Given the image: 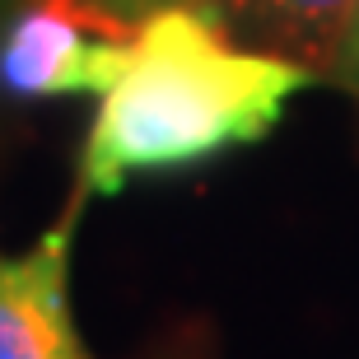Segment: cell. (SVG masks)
<instances>
[{"label": "cell", "mask_w": 359, "mask_h": 359, "mask_svg": "<svg viewBox=\"0 0 359 359\" xmlns=\"http://www.w3.org/2000/svg\"><path fill=\"white\" fill-rule=\"evenodd\" d=\"M346 66L359 61V0H355V19H350V33H346V56H341Z\"/></svg>", "instance_id": "cell-6"}, {"label": "cell", "mask_w": 359, "mask_h": 359, "mask_svg": "<svg viewBox=\"0 0 359 359\" xmlns=\"http://www.w3.org/2000/svg\"><path fill=\"white\" fill-rule=\"evenodd\" d=\"M350 75H355V80H359V61H355V66H350Z\"/></svg>", "instance_id": "cell-7"}, {"label": "cell", "mask_w": 359, "mask_h": 359, "mask_svg": "<svg viewBox=\"0 0 359 359\" xmlns=\"http://www.w3.org/2000/svg\"><path fill=\"white\" fill-rule=\"evenodd\" d=\"M135 24L103 0H28L0 38V84L19 98L107 93L131 56Z\"/></svg>", "instance_id": "cell-2"}, {"label": "cell", "mask_w": 359, "mask_h": 359, "mask_svg": "<svg viewBox=\"0 0 359 359\" xmlns=\"http://www.w3.org/2000/svg\"><path fill=\"white\" fill-rule=\"evenodd\" d=\"M0 5H5V0H0Z\"/></svg>", "instance_id": "cell-8"}, {"label": "cell", "mask_w": 359, "mask_h": 359, "mask_svg": "<svg viewBox=\"0 0 359 359\" xmlns=\"http://www.w3.org/2000/svg\"><path fill=\"white\" fill-rule=\"evenodd\" d=\"M224 28H238L262 52L290 56L299 66H327L346 56L355 0H210Z\"/></svg>", "instance_id": "cell-4"}, {"label": "cell", "mask_w": 359, "mask_h": 359, "mask_svg": "<svg viewBox=\"0 0 359 359\" xmlns=\"http://www.w3.org/2000/svg\"><path fill=\"white\" fill-rule=\"evenodd\" d=\"M313 70L229 38L210 5L140 14L135 42L112 89L98 93L84 191L117 196L131 177L191 168L271 131Z\"/></svg>", "instance_id": "cell-1"}, {"label": "cell", "mask_w": 359, "mask_h": 359, "mask_svg": "<svg viewBox=\"0 0 359 359\" xmlns=\"http://www.w3.org/2000/svg\"><path fill=\"white\" fill-rule=\"evenodd\" d=\"M80 205L24 257H0V359H89L70 318V229Z\"/></svg>", "instance_id": "cell-3"}, {"label": "cell", "mask_w": 359, "mask_h": 359, "mask_svg": "<svg viewBox=\"0 0 359 359\" xmlns=\"http://www.w3.org/2000/svg\"><path fill=\"white\" fill-rule=\"evenodd\" d=\"M107 10L117 14H131V19H140V14H154V10H168V5H210V0H103Z\"/></svg>", "instance_id": "cell-5"}]
</instances>
